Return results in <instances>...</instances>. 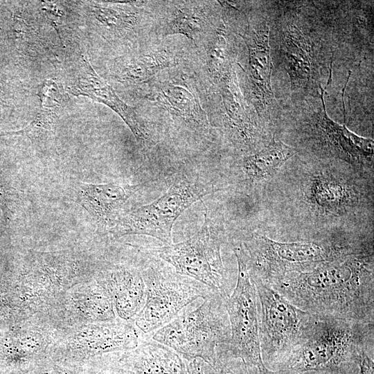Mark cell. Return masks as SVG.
Wrapping results in <instances>:
<instances>
[{"mask_svg": "<svg viewBox=\"0 0 374 374\" xmlns=\"http://www.w3.org/2000/svg\"><path fill=\"white\" fill-rule=\"evenodd\" d=\"M263 193L267 208L315 236L373 229V176L344 161L284 165Z\"/></svg>", "mask_w": 374, "mask_h": 374, "instance_id": "6da1fadb", "label": "cell"}, {"mask_svg": "<svg viewBox=\"0 0 374 374\" xmlns=\"http://www.w3.org/2000/svg\"><path fill=\"white\" fill-rule=\"evenodd\" d=\"M268 285L310 314L374 323L373 249L288 274Z\"/></svg>", "mask_w": 374, "mask_h": 374, "instance_id": "7a4b0ae2", "label": "cell"}, {"mask_svg": "<svg viewBox=\"0 0 374 374\" xmlns=\"http://www.w3.org/2000/svg\"><path fill=\"white\" fill-rule=\"evenodd\" d=\"M233 246L244 260L250 277L269 285L288 274L305 271L326 262L373 249V237L363 232L343 231L281 242L256 231Z\"/></svg>", "mask_w": 374, "mask_h": 374, "instance_id": "3957f363", "label": "cell"}, {"mask_svg": "<svg viewBox=\"0 0 374 374\" xmlns=\"http://www.w3.org/2000/svg\"><path fill=\"white\" fill-rule=\"evenodd\" d=\"M374 323L313 314L299 344L277 366L280 374L330 371L343 374L364 350L373 352Z\"/></svg>", "mask_w": 374, "mask_h": 374, "instance_id": "277c9868", "label": "cell"}, {"mask_svg": "<svg viewBox=\"0 0 374 374\" xmlns=\"http://www.w3.org/2000/svg\"><path fill=\"white\" fill-rule=\"evenodd\" d=\"M225 301L217 294L204 299L197 308L156 330L152 339L188 361L200 359L219 373L225 365L218 359L216 348L222 346L225 349L231 336Z\"/></svg>", "mask_w": 374, "mask_h": 374, "instance_id": "5b68a950", "label": "cell"}, {"mask_svg": "<svg viewBox=\"0 0 374 374\" xmlns=\"http://www.w3.org/2000/svg\"><path fill=\"white\" fill-rule=\"evenodd\" d=\"M140 270L145 285V301L134 323L145 334L168 324L198 298L217 294L208 286L177 273L163 260L147 262Z\"/></svg>", "mask_w": 374, "mask_h": 374, "instance_id": "8992f818", "label": "cell"}, {"mask_svg": "<svg viewBox=\"0 0 374 374\" xmlns=\"http://www.w3.org/2000/svg\"><path fill=\"white\" fill-rule=\"evenodd\" d=\"M251 280L258 297L262 362L275 371L299 344L313 314L295 306L267 284Z\"/></svg>", "mask_w": 374, "mask_h": 374, "instance_id": "52a82bcc", "label": "cell"}, {"mask_svg": "<svg viewBox=\"0 0 374 374\" xmlns=\"http://www.w3.org/2000/svg\"><path fill=\"white\" fill-rule=\"evenodd\" d=\"M222 238L210 226L207 211L202 227L190 238L152 251L178 274L190 277L226 299L231 292L220 247Z\"/></svg>", "mask_w": 374, "mask_h": 374, "instance_id": "ba28073f", "label": "cell"}, {"mask_svg": "<svg viewBox=\"0 0 374 374\" xmlns=\"http://www.w3.org/2000/svg\"><path fill=\"white\" fill-rule=\"evenodd\" d=\"M209 193L199 182L179 175L162 196L118 217L114 233L120 236L145 235L166 244H172V228L178 217Z\"/></svg>", "mask_w": 374, "mask_h": 374, "instance_id": "9c48e42d", "label": "cell"}, {"mask_svg": "<svg viewBox=\"0 0 374 374\" xmlns=\"http://www.w3.org/2000/svg\"><path fill=\"white\" fill-rule=\"evenodd\" d=\"M238 266L235 287L226 299L225 305L231 336L224 353L240 359L247 367L256 368L263 364L259 340L258 297L246 263L233 250Z\"/></svg>", "mask_w": 374, "mask_h": 374, "instance_id": "30bf717a", "label": "cell"}, {"mask_svg": "<svg viewBox=\"0 0 374 374\" xmlns=\"http://www.w3.org/2000/svg\"><path fill=\"white\" fill-rule=\"evenodd\" d=\"M321 91L322 109L314 117L309 134L314 149L317 148L328 159L344 161L362 173L373 176V141L333 121L327 114L321 87Z\"/></svg>", "mask_w": 374, "mask_h": 374, "instance_id": "8fae6325", "label": "cell"}, {"mask_svg": "<svg viewBox=\"0 0 374 374\" xmlns=\"http://www.w3.org/2000/svg\"><path fill=\"white\" fill-rule=\"evenodd\" d=\"M139 344V335L134 323L113 321L82 326L66 339L64 348L66 356L82 359L127 351Z\"/></svg>", "mask_w": 374, "mask_h": 374, "instance_id": "7c38bea8", "label": "cell"}, {"mask_svg": "<svg viewBox=\"0 0 374 374\" xmlns=\"http://www.w3.org/2000/svg\"><path fill=\"white\" fill-rule=\"evenodd\" d=\"M69 78L68 89L75 96L83 95L102 103L116 112L128 125L136 139L145 143L146 134L134 109L123 102L114 89L93 70L84 55L75 62Z\"/></svg>", "mask_w": 374, "mask_h": 374, "instance_id": "4fadbf2b", "label": "cell"}, {"mask_svg": "<svg viewBox=\"0 0 374 374\" xmlns=\"http://www.w3.org/2000/svg\"><path fill=\"white\" fill-rule=\"evenodd\" d=\"M297 153L295 148L273 138L265 146L239 161V181L252 190L263 192L283 166Z\"/></svg>", "mask_w": 374, "mask_h": 374, "instance_id": "5bb4252c", "label": "cell"}, {"mask_svg": "<svg viewBox=\"0 0 374 374\" xmlns=\"http://www.w3.org/2000/svg\"><path fill=\"white\" fill-rule=\"evenodd\" d=\"M98 279L109 294L118 317L125 321H134L145 301V285L141 270L114 266L102 271Z\"/></svg>", "mask_w": 374, "mask_h": 374, "instance_id": "9a60e30c", "label": "cell"}, {"mask_svg": "<svg viewBox=\"0 0 374 374\" xmlns=\"http://www.w3.org/2000/svg\"><path fill=\"white\" fill-rule=\"evenodd\" d=\"M124 352L118 360L121 374H187L180 355L153 339Z\"/></svg>", "mask_w": 374, "mask_h": 374, "instance_id": "2e32d148", "label": "cell"}, {"mask_svg": "<svg viewBox=\"0 0 374 374\" xmlns=\"http://www.w3.org/2000/svg\"><path fill=\"white\" fill-rule=\"evenodd\" d=\"M150 100L190 127L204 130L208 121L197 95L184 80H166L156 84L150 94Z\"/></svg>", "mask_w": 374, "mask_h": 374, "instance_id": "e0dca14e", "label": "cell"}, {"mask_svg": "<svg viewBox=\"0 0 374 374\" xmlns=\"http://www.w3.org/2000/svg\"><path fill=\"white\" fill-rule=\"evenodd\" d=\"M269 31L267 24L257 30L249 26L243 36L249 52V70L253 94L262 105L271 103L274 98Z\"/></svg>", "mask_w": 374, "mask_h": 374, "instance_id": "ac0fdd59", "label": "cell"}, {"mask_svg": "<svg viewBox=\"0 0 374 374\" xmlns=\"http://www.w3.org/2000/svg\"><path fill=\"white\" fill-rule=\"evenodd\" d=\"M138 186L80 182L76 186L75 201L96 220L103 222L125 204L138 190Z\"/></svg>", "mask_w": 374, "mask_h": 374, "instance_id": "d6986e66", "label": "cell"}, {"mask_svg": "<svg viewBox=\"0 0 374 374\" xmlns=\"http://www.w3.org/2000/svg\"><path fill=\"white\" fill-rule=\"evenodd\" d=\"M40 109L30 123L17 132L32 141L46 140L55 132L58 114L66 102V96L52 80L45 81L39 91Z\"/></svg>", "mask_w": 374, "mask_h": 374, "instance_id": "ffe728a7", "label": "cell"}, {"mask_svg": "<svg viewBox=\"0 0 374 374\" xmlns=\"http://www.w3.org/2000/svg\"><path fill=\"white\" fill-rule=\"evenodd\" d=\"M221 81V94L229 126L238 139L246 144H252L255 127L244 108L235 73L227 71Z\"/></svg>", "mask_w": 374, "mask_h": 374, "instance_id": "44dd1931", "label": "cell"}, {"mask_svg": "<svg viewBox=\"0 0 374 374\" xmlns=\"http://www.w3.org/2000/svg\"><path fill=\"white\" fill-rule=\"evenodd\" d=\"M285 56L293 89L305 86L312 75L310 45L299 30L294 26L287 30Z\"/></svg>", "mask_w": 374, "mask_h": 374, "instance_id": "7402d4cb", "label": "cell"}, {"mask_svg": "<svg viewBox=\"0 0 374 374\" xmlns=\"http://www.w3.org/2000/svg\"><path fill=\"white\" fill-rule=\"evenodd\" d=\"M172 8L166 21L163 35L181 34L195 39L207 28L209 17L204 5L182 1Z\"/></svg>", "mask_w": 374, "mask_h": 374, "instance_id": "603a6c76", "label": "cell"}, {"mask_svg": "<svg viewBox=\"0 0 374 374\" xmlns=\"http://www.w3.org/2000/svg\"><path fill=\"white\" fill-rule=\"evenodd\" d=\"M176 59L166 50L151 51L124 61L119 78L134 83L148 81L161 70L174 66Z\"/></svg>", "mask_w": 374, "mask_h": 374, "instance_id": "cb8c5ba5", "label": "cell"}, {"mask_svg": "<svg viewBox=\"0 0 374 374\" xmlns=\"http://www.w3.org/2000/svg\"><path fill=\"white\" fill-rule=\"evenodd\" d=\"M226 42L222 27L215 31L206 49V65L209 72L215 74L222 71L226 59Z\"/></svg>", "mask_w": 374, "mask_h": 374, "instance_id": "d4e9b609", "label": "cell"}, {"mask_svg": "<svg viewBox=\"0 0 374 374\" xmlns=\"http://www.w3.org/2000/svg\"><path fill=\"white\" fill-rule=\"evenodd\" d=\"M96 13L99 20L112 28H131L138 23V17L134 12L121 9L100 7Z\"/></svg>", "mask_w": 374, "mask_h": 374, "instance_id": "484cf974", "label": "cell"}, {"mask_svg": "<svg viewBox=\"0 0 374 374\" xmlns=\"http://www.w3.org/2000/svg\"><path fill=\"white\" fill-rule=\"evenodd\" d=\"M373 352L364 350L359 355L357 366L359 368V374H374Z\"/></svg>", "mask_w": 374, "mask_h": 374, "instance_id": "4316f807", "label": "cell"}, {"mask_svg": "<svg viewBox=\"0 0 374 374\" xmlns=\"http://www.w3.org/2000/svg\"><path fill=\"white\" fill-rule=\"evenodd\" d=\"M39 374H75V373L64 366L55 364H48L40 369Z\"/></svg>", "mask_w": 374, "mask_h": 374, "instance_id": "83f0119b", "label": "cell"}, {"mask_svg": "<svg viewBox=\"0 0 374 374\" xmlns=\"http://www.w3.org/2000/svg\"><path fill=\"white\" fill-rule=\"evenodd\" d=\"M203 361L200 359H193L186 364L187 374H205L203 368Z\"/></svg>", "mask_w": 374, "mask_h": 374, "instance_id": "f1b7e54d", "label": "cell"}, {"mask_svg": "<svg viewBox=\"0 0 374 374\" xmlns=\"http://www.w3.org/2000/svg\"><path fill=\"white\" fill-rule=\"evenodd\" d=\"M257 370H258L257 374H280L276 371H273L267 368V366H265L264 364L258 366L257 368ZM219 373L220 374H235L230 369L226 368V366L224 368H223V369Z\"/></svg>", "mask_w": 374, "mask_h": 374, "instance_id": "f546056e", "label": "cell"}, {"mask_svg": "<svg viewBox=\"0 0 374 374\" xmlns=\"http://www.w3.org/2000/svg\"><path fill=\"white\" fill-rule=\"evenodd\" d=\"M301 374H341L337 372H330V371H310L305 372Z\"/></svg>", "mask_w": 374, "mask_h": 374, "instance_id": "4dcf8cb0", "label": "cell"}, {"mask_svg": "<svg viewBox=\"0 0 374 374\" xmlns=\"http://www.w3.org/2000/svg\"><path fill=\"white\" fill-rule=\"evenodd\" d=\"M4 200V191L3 187L0 185V206L2 207Z\"/></svg>", "mask_w": 374, "mask_h": 374, "instance_id": "1f68e13d", "label": "cell"}]
</instances>
